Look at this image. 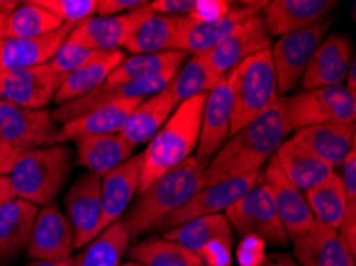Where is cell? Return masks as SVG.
I'll list each match as a JSON object with an SVG mask.
<instances>
[{
	"mask_svg": "<svg viewBox=\"0 0 356 266\" xmlns=\"http://www.w3.org/2000/svg\"><path fill=\"white\" fill-rule=\"evenodd\" d=\"M289 133L284 97L280 96L264 115L246 124L220 147L204 167L198 190L261 171L264 163L272 158Z\"/></svg>",
	"mask_w": 356,
	"mask_h": 266,
	"instance_id": "6da1fadb",
	"label": "cell"
},
{
	"mask_svg": "<svg viewBox=\"0 0 356 266\" xmlns=\"http://www.w3.org/2000/svg\"><path fill=\"white\" fill-rule=\"evenodd\" d=\"M208 163L209 160L193 155L163 174L144 192L138 193L136 203L123 220L129 238L133 240L145 235L157 228L170 214L182 208L198 192L200 178Z\"/></svg>",
	"mask_w": 356,
	"mask_h": 266,
	"instance_id": "7a4b0ae2",
	"label": "cell"
},
{
	"mask_svg": "<svg viewBox=\"0 0 356 266\" xmlns=\"http://www.w3.org/2000/svg\"><path fill=\"white\" fill-rule=\"evenodd\" d=\"M208 94L181 102L160 131L154 135L143 153V171L139 193L163 174L193 156L198 147L203 106Z\"/></svg>",
	"mask_w": 356,
	"mask_h": 266,
	"instance_id": "3957f363",
	"label": "cell"
},
{
	"mask_svg": "<svg viewBox=\"0 0 356 266\" xmlns=\"http://www.w3.org/2000/svg\"><path fill=\"white\" fill-rule=\"evenodd\" d=\"M72 171V150L56 144L23 151L10 172L13 197L43 208L51 204Z\"/></svg>",
	"mask_w": 356,
	"mask_h": 266,
	"instance_id": "277c9868",
	"label": "cell"
},
{
	"mask_svg": "<svg viewBox=\"0 0 356 266\" xmlns=\"http://www.w3.org/2000/svg\"><path fill=\"white\" fill-rule=\"evenodd\" d=\"M234 78V117L229 138L264 115L278 101L277 75L270 50L248 58L232 70Z\"/></svg>",
	"mask_w": 356,
	"mask_h": 266,
	"instance_id": "5b68a950",
	"label": "cell"
},
{
	"mask_svg": "<svg viewBox=\"0 0 356 266\" xmlns=\"http://www.w3.org/2000/svg\"><path fill=\"white\" fill-rule=\"evenodd\" d=\"M283 97L291 133L315 124H350L356 120V96L350 93L345 85L302 90L294 96Z\"/></svg>",
	"mask_w": 356,
	"mask_h": 266,
	"instance_id": "8992f818",
	"label": "cell"
},
{
	"mask_svg": "<svg viewBox=\"0 0 356 266\" xmlns=\"http://www.w3.org/2000/svg\"><path fill=\"white\" fill-rule=\"evenodd\" d=\"M224 215L236 235L257 238L275 246H286L289 242L273 201L262 181L245 197L235 201Z\"/></svg>",
	"mask_w": 356,
	"mask_h": 266,
	"instance_id": "52a82bcc",
	"label": "cell"
},
{
	"mask_svg": "<svg viewBox=\"0 0 356 266\" xmlns=\"http://www.w3.org/2000/svg\"><path fill=\"white\" fill-rule=\"evenodd\" d=\"M329 24L331 19H323L305 29L291 32L280 37L270 48L280 96L288 94L300 83L307 64L325 39Z\"/></svg>",
	"mask_w": 356,
	"mask_h": 266,
	"instance_id": "ba28073f",
	"label": "cell"
},
{
	"mask_svg": "<svg viewBox=\"0 0 356 266\" xmlns=\"http://www.w3.org/2000/svg\"><path fill=\"white\" fill-rule=\"evenodd\" d=\"M177 70L159 75L155 78L141 80V81H127V83H114V81H104L99 88H96L90 93L77 97V99L69 101L66 104L58 106L51 112L53 120L56 123H67L75 118L83 117L86 113L99 108L106 104L125 99H147L168 88L171 81L175 80Z\"/></svg>",
	"mask_w": 356,
	"mask_h": 266,
	"instance_id": "9c48e42d",
	"label": "cell"
},
{
	"mask_svg": "<svg viewBox=\"0 0 356 266\" xmlns=\"http://www.w3.org/2000/svg\"><path fill=\"white\" fill-rule=\"evenodd\" d=\"M264 3L266 2L243 3L238 7L235 5L224 16L211 21H198L191 18V16H181L175 42H172V51H182L187 54L208 53L243 21L261 13Z\"/></svg>",
	"mask_w": 356,
	"mask_h": 266,
	"instance_id": "30bf717a",
	"label": "cell"
},
{
	"mask_svg": "<svg viewBox=\"0 0 356 266\" xmlns=\"http://www.w3.org/2000/svg\"><path fill=\"white\" fill-rule=\"evenodd\" d=\"M58 129L48 108H29L0 101V139L16 150L55 145Z\"/></svg>",
	"mask_w": 356,
	"mask_h": 266,
	"instance_id": "8fae6325",
	"label": "cell"
},
{
	"mask_svg": "<svg viewBox=\"0 0 356 266\" xmlns=\"http://www.w3.org/2000/svg\"><path fill=\"white\" fill-rule=\"evenodd\" d=\"M261 181L262 169L246 174V176L238 178H232V181H225L216 183V185L198 190L182 208L166 217L157 228L161 231H168L171 228L179 226L193 219H198V217L222 214L235 201H238L250 190L259 185Z\"/></svg>",
	"mask_w": 356,
	"mask_h": 266,
	"instance_id": "7c38bea8",
	"label": "cell"
},
{
	"mask_svg": "<svg viewBox=\"0 0 356 266\" xmlns=\"http://www.w3.org/2000/svg\"><path fill=\"white\" fill-rule=\"evenodd\" d=\"M270 45L272 35L267 32L262 15L259 13L236 26L213 50L203 53V58L219 77H225L248 58L270 50Z\"/></svg>",
	"mask_w": 356,
	"mask_h": 266,
	"instance_id": "4fadbf2b",
	"label": "cell"
},
{
	"mask_svg": "<svg viewBox=\"0 0 356 266\" xmlns=\"http://www.w3.org/2000/svg\"><path fill=\"white\" fill-rule=\"evenodd\" d=\"M64 77L50 64L0 74V101L21 107L47 108L55 102Z\"/></svg>",
	"mask_w": 356,
	"mask_h": 266,
	"instance_id": "5bb4252c",
	"label": "cell"
},
{
	"mask_svg": "<svg viewBox=\"0 0 356 266\" xmlns=\"http://www.w3.org/2000/svg\"><path fill=\"white\" fill-rule=\"evenodd\" d=\"M262 183L270 194L288 238L293 240V238L302 235L316 225L304 192H300L286 177L275 155L267 161L266 169L262 171Z\"/></svg>",
	"mask_w": 356,
	"mask_h": 266,
	"instance_id": "9a60e30c",
	"label": "cell"
},
{
	"mask_svg": "<svg viewBox=\"0 0 356 266\" xmlns=\"http://www.w3.org/2000/svg\"><path fill=\"white\" fill-rule=\"evenodd\" d=\"M75 251V236L71 222L55 204L43 206L37 213L31 240L26 249L29 260H71Z\"/></svg>",
	"mask_w": 356,
	"mask_h": 266,
	"instance_id": "2e32d148",
	"label": "cell"
},
{
	"mask_svg": "<svg viewBox=\"0 0 356 266\" xmlns=\"http://www.w3.org/2000/svg\"><path fill=\"white\" fill-rule=\"evenodd\" d=\"M234 117V78L232 72L209 91L203 106L202 128H200L195 156L211 160L229 139L230 123Z\"/></svg>",
	"mask_w": 356,
	"mask_h": 266,
	"instance_id": "e0dca14e",
	"label": "cell"
},
{
	"mask_svg": "<svg viewBox=\"0 0 356 266\" xmlns=\"http://www.w3.org/2000/svg\"><path fill=\"white\" fill-rule=\"evenodd\" d=\"M67 219L71 222L75 249H83L99 235L101 224V177L85 172L69 188L64 198Z\"/></svg>",
	"mask_w": 356,
	"mask_h": 266,
	"instance_id": "ac0fdd59",
	"label": "cell"
},
{
	"mask_svg": "<svg viewBox=\"0 0 356 266\" xmlns=\"http://www.w3.org/2000/svg\"><path fill=\"white\" fill-rule=\"evenodd\" d=\"M353 61V43L348 35L331 34L318 45L310 58L304 75L302 90L341 86L347 78L350 64Z\"/></svg>",
	"mask_w": 356,
	"mask_h": 266,
	"instance_id": "d6986e66",
	"label": "cell"
},
{
	"mask_svg": "<svg viewBox=\"0 0 356 266\" xmlns=\"http://www.w3.org/2000/svg\"><path fill=\"white\" fill-rule=\"evenodd\" d=\"M143 171V153L133 155L114 171L101 178V224L99 233L122 220L129 203L139 193Z\"/></svg>",
	"mask_w": 356,
	"mask_h": 266,
	"instance_id": "ffe728a7",
	"label": "cell"
},
{
	"mask_svg": "<svg viewBox=\"0 0 356 266\" xmlns=\"http://www.w3.org/2000/svg\"><path fill=\"white\" fill-rule=\"evenodd\" d=\"M145 7L147 5L117 16H95L75 27L69 39L95 51L120 50L147 13Z\"/></svg>",
	"mask_w": 356,
	"mask_h": 266,
	"instance_id": "44dd1931",
	"label": "cell"
},
{
	"mask_svg": "<svg viewBox=\"0 0 356 266\" xmlns=\"http://www.w3.org/2000/svg\"><path fill=\"white\" fill-rule=\"evenodd\" d=\"M293 247L299 266H356L355 253L332 228L316 224L293 238Z\"/></svg>",
	"mask_w": 356,
	"mask_h": 266,
	"instance_id": "7402d4cb",
	"label": "cell"
},
{
	"mask_svg": "<svg viewBox=\"0 0 356 266\" xmlns=\"http://www.w3.org/2000/svg\"><path fill=\"white\" fill-rule=\"evenodd\" d=\"M332 0H272L262 7V19L270 35H286L326 18L336 7Z\"/></svg>",
	"mask_w": 356,
	"mask_h": 266,
	"instance_id": "603a6c76",
	"label": "cell"
},
{
	"mask_svg": "<svg viewBox=\"0 0 356 266\" xmlns=\"http://www.w3.org/2000/svg\"><path fill=\"white\" fill-rule=\"evenodd\" d=\"M74 29L75 26L64 24L61 29L40 37H31V39L7 37L0 43V74L48 64Z\"/></svg>",
	"mask_w": 356,
	"mask_h": 266,
	"instance_id": "cb8c5ba5",
	"label": "cell"
},
{
	"mask_svg": "<svg viewBox=\"0 0 356 266\" xmlns=\"http://www.w3.org/2000/svg\"><path fill=\"white\" fill-rule=\"evenodd\" d=\"M144 99H125L106 104L99 108H95L83 117L75 118L72 122L64 123L58 129L55 145L74 142L85 135H106V134H120L122 128L125 126L127 120Z\"/></svg>",
	"mask_w": 356,
	"mask_h": 266,
	"instance_id": "d4e9b609",
	"label": "cell"
},
{
	"mask_svg": "<svg viewBox=\"0 0 356 266\" xmlns=\"http://www.w3.org/2000/svg\"><path fill=\"white\" fill-rule=\"evenodd\" d=\"M355 129V123L315 124L299 129L291 139L336 169L342 167L350 150L356 145Z\"/></svg>",
	"mask_w": 356,
	"mask_h": 266,
	"instance_id": "484cf974",
	"label": "cell"
},
{
	"mask_svg": "<svg viewBox=\"0 0 356 266\" xmlns=\"http://www.w3.org/2000/svg\"><path fill=\"white\" fill-rule=\"evenodd\" d=\"M74 142L79 165L101 178L131 158L136 149L120 134L85 135Z\"/></svg>",
	"mask_w": 356,
	"mask_h": 266,
	"instance_id": "4316f807",
	"label": "cell"
},
{
	"mask_svg": "<svg viewBox=\"0 0 356 266\" xmlns=\"http://www.w3.org/2000/svg\"><path fill=\"white\" fill-rule=\"evenodd\" d=\"M177 106L179 104L168 88L147 97L134 108L125 126L122 128L120 135L133 147L150 142L161 126L168 122Z\"/></svg>",
	"mask_w": 356,
	"mask_h": 266,
	"instance_id": "83f0119b",
	"label": "cell"
},
{
	"mask_svg": "<svg viewBox=\"0 0 356 266\" xmlns=\"http://www.w3.org/2000/svg\"><path fill=\"white\" fill-rule=\"evenodd\" d=\"M39 208L13 198L0 208V260L10 262L28 249Z\"/></svg>",
	"mask_w": 356,
	"mask_h": 266,
	"instance_id": "f1b7e54d",
	"label": "cell"
},
{
	"mask_svg": "<svg viewBox=\"0 0 356 266\" xmlns=\"http://www.w3.org/2000/svg\"><path fill=\"white\" fill-rule=\"evenodd\" d=\"M275 158H277L286 177L300 192H307V190L320 185L336 172L327 163L318 158L305 147L294 142L293 139L284 140L278 147V150L275 151Z\"/></svg>",
	"mask_w": 356,
	"mask_h": 266,
	"instance_id": "f546056e",
	"label": "cell"
},
{
	"mask_svg": "<svg viewBox=\"0 0 356 266\" xmlns=\"http://www.w3.org/2000/svg\"><path fill=\"white\" fill-rule=\"evenodd\" d=\"M123 59H125V51L122 50L99 51L90 63L64 77L55 97V104H66L69 101L99 88L109 78V75L120 66Z\"/></svg>",
	"mask_w": 356,
	"mask_h": 266,
	"instance_id": "4dcf8cb0",
	"label": "cell"
},
{
	"mask_svg": "<svg viewBox=\"0 0 356 266\" xmlns=\"http://www.w3.org/2000/svg\"><path fill=\"white\" fill-rule=\"evenodd\" d=\"M163 238L181 244L182 247L202 257V253L213 242L234 241V230L224 214H213L171 228L165 231Z\"/></svg>",
	"mask_w": 356,
	"mask_h": 266,
	"instance_id": "1f68e13d",
	"label": "cell"
},
{
	"mask_svg": "<svg viewBox=\"0 0 356 266\" xmlns=\"http://www.w3.org/2000/svg\"><path fill=\"white\" fill-rule=\"evenodd\" d=\"M179 18L181 16L150 13L147 10V13L129 35L123 48L131 54L172 51V42H175L177 26H179Z\"/></svg>",
	"mask_w": 356,
	"mask_h": 266,
	"instance_id": "d6a6232c",
	"label": "cell"
},
{
	"mask_svg": "<svg viewBox=\"0 0 356 266\" xmlns=\"http://www.w3.org/2000/svg\"><path fill=\"white\" fill-rule=\"evenodd\" d=\"M129 241L131 238L125 222L117 220L86 244L82 252L72 258V266H118Z\"/></svg>",
	"mask_w": 356,
	"mask_h": 266,
	"instance_id": "836d02e7",
	"label": "cell"
},
{
	"mask_svg": "<svg viewBox=\"0 0 356 266\" xmlns=\"http://www.w3.org/2000/svg\"><path fill=\"white\" fill-rule=\"evenodd\" d=\"M191 54L182 51H165L155 54H133L125 58L107 81L127 83V81H141L155 78L159 75L179 70Z\"/></svg>",
	"mask_w": 356,
	"mask_h": 266,
	"instance_id": "e575fe53",
	"label": "cell"
},
{
	"mask_svg": "<svg viewBox=\"0 0 356 266\" xmlns=\"http://www.w3.org/2000/svg\"><path fill=\"white\" fill-rule=\"evenodd\" d=\"M304 197L318 225L332 228V230L341 226L345 209H347V198H345L342 178L337 172H334L320 185L307 190Z\"/></svg>",
	"mask_w": 356,
	"mask_h": 266,
	"instance_id": "d590c367",
	"label": "cell"
},
{
	"mask_svg": "<svg viewBox=\"0 0 356 266\" xmlns=\"http://www.w3.org/2000/svg\"><path fill=\"white\" fill-rule=\"evenodd\" d=\"M129 258L143 266H204L197 253L166 238L152 236L134 246Z\"/></svg>",
	"mask_w": 356,
	"mask_h": 266,
	"instance_id": "8d00e7d4",
	"label": "cell"
},
{
	"mask_svg": "<svg viewBox=\"0 0 356 266\" xmlns=\"http://www.w3.org/2000/svg\"><path fill=\"white\" fill-rule=\"evenodd\" d=\"M214 70L209 67L203 54H191V58L186 59V64L177 70L175 80L171 81L168 90L175 96L177 104L187 99H192L195 96L208 94L213 91L220 80Z\"/></svg>",
	"mask_w": 356,
	"mask_h": 266,
	"instance_id": "74e56055",
	"label": "cell"
},
{
	"mask_svg": "<svg viewBox=\"0 0 356 266\" xmlns=\"http://www.w3.org/2000/svg\"><path fill=\"white\" fill-rule=\"evenodd\" d=\"M64 23L50 10L42 7L35 0L18 3L7 16V37L10 39H31L47 35L61 29Z\"/></svg>",
	"mask_w": 356,
	"mask_h": 266,
	"instance_id": "f35d334b",
	"label": "cell"
},
{
	"mask_svg": "<svg viewBox=\"0 0 356 266\" xmlns=\"http://www.w3.org/2000/svg\"><path fill=\"white\" fill-rule=\"evenodd\" d=\"M37 3L50 10L64 24L80 26L95 18L98 13V0H35Z\"/></svg>",
	"mask_w": 356,
	"mask_h": 266,
	"instance_id": "ab89813d",
	"label": "cell"
},
{
	"mask_svg": "<svg viewBox=\"0 0 356 266\" xmlns=\"http://www.w3.org/2000/svg\"><path fill=\"white\" fill-rule=\"evenodd\" d=\"M98 53L99 51L90 50V48L71 40L67 35V39L64 40L63 45L59 47V50L56 51L55 58H53L48 64H50L55 72L63 75V77H66V75L72 74L77 69L85 66L86 63H90Z\"/></svg>",
	"mask_w": 356,
	"mask_h": 266,
	"instance_id": "60d3db41",
	"label": "cell"
},
{
	"mask_svg": "<svg viewBox=\"0 0 356 266\" xmlns=\"http://www.w3.org/2000/svg\"><path fill=\"white\" fill-rule=\"evenodd\" d=\"M197 0H154L147 3L150 13L163 16H187L193 12Z\"/></svg>",
	"mask_w": 356,
	"mask_h": 266,
	"instance_id": "b9f144b4",
	"label": "cell"
},
{
	"mask_svg": "<svg viewBox=\"0 0 356 266\" xmlns=\"http://www.w3.org/2000/svg\"><path fill=\"white\" fill-rule=\"evenodd\" d=\"M230 8L232 3L225 0H197L193 12L187 16L198 21H211L224 16Z\"/></svg>",
	"mask_w": 356,
	"mask_h": 266,
	"instance_id": "7bdbcfd3",
	"label": "cell"
},
{
	"mask_svg": "<svg viewBox=\"0 0 356 266\" xmlns=\"http://www.w3.org/2000/svg\"><path fill=\"white\" fill-rule=\"evenodd\" d=\"M147 5V0H98V16H117Z\"/></svg>",
	"mask_w": 356,
	"mask_h": 266,
	"instance_id": "ee69618b",
	"label": "cell"
},
{
	"mask_svg": "<svg viewBox=\"0 0 356 266\" xmlns=\"http://www.w3.org/2000/svg\"><path fill=\"white\" fill-rule=\"evenodd\" d=\"M23 151L13 149L12 145H8L5 140L0 139V177H8L10 172L16 165V161L19 160V156Z\"/></svg>",
	"mask_w": 356,
	"mask_h": 266,
	"instance_id": "f6af8a7d",
	"label": "cell"
},
{
	"mask_svg": "<svg viewBox=\"0 0 356 266\" xmlns=\"http://www.w3.org/2000/svg\"><path fill=\"white\" fill-rule=\"evenodd\" d=\"M256 266H299V263L288 252H273L267 255V257H264L262 262L257 263Z\"/></svg>",
	"mask_w": 356,
	"mask_h": 266,
	"instance_id": "bcb514c9",
	"label": "cell"
},
{
	"mask_svg": "<svg viewBox=\"0 0 356 266\" xmlns=\"http://www.w3.org/2000/svg\"><path fill=\"white\" fill-rule=\"evenodd\" d=\"M13 198L15 197H13L12 185H10L8 177H0V208Z\"/></svg>",
	"mask_w": 356,
	"mask_h": 266,
	"instance_id": "7dc6e473",
	"label": "cell"
},
{
	"mask_svg": "<svg viewBox=\"0 0 356 266\" xmlns=\"http://www.w3.org/2000/svg\"><path fill=\"white\" fill-rule=\"evenodd\" d=\"M347 90L352 93L353 96H356V61L353 58L352 64H350V69H348V74H347Z\"/></svg>",
	"mask_w": 356,
	"mask_h": 266,
	"instance_id": "c3c4849f",
	"label": "cell"
},
{
	"mask_svg": "<svg viewBox=\"0 0 356 266\" xmlns=\"http://www.w3.org/2000/svg\"><path fill=\"white\" fill-rule=\"evenodd\" d=\"M26 266H72V258L64 260V262H55V260H32Z\"/></svg>",
	"mask_w": 356,
	"mask_h": 266,
	"instance_id": "681fc988",
	"label": "cell"
},
{
	"mask_svg": "<svg viewBox=\"0 0 356 266\" xmlns=\"http://www.w3.org/2000/svg\"><path fill=\"white\" fill-rule=\"evenodd\" d=\"M7 16L8 13L0 12V43L7 39Z\"/></svg>",
	"mask_w": 356,
	"mask_h": 266,
	"instance_id": "f907efd6",
	"label": "cell"
},
{
	"mask_svg": "<svg viewBox=\"0 0 356 266\" xmlns=\"http://www.w3.org/2000/svg\"><path fill=\"white\" fill-rule=\"evenodd\" d=\"M118 266H143V265H139L136 262H128V263H123V265H118Z\"/></svg>",
	"mask_w": 356,
	"mask_h": 266,
	"instance_id": "816d5d0a",
	"label": "cell"
},
{
	"mask_svg": "<svg viewBox=\"0 0 356 266\" xmlns=\"http://www.w3.org/2000/svg\"><path fill=\"white\" fill-rule=\"evenodd\" d=\"M204 266H207V265H204Z\"/></svg>",
	"mask_w": 356,
	"mask_h": 266,
	"instance_id": "f5cc1de1",
	"label": "cell"
}]
</instances>
